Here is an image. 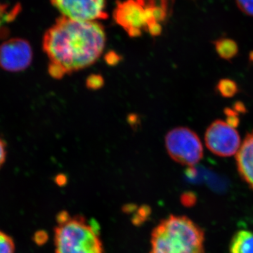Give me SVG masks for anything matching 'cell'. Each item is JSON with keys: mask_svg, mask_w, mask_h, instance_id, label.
<instances>
[{"mask_svg": "<svg viewBox=\"0 0 253 253\" xmlns=\"http://www.w3.org/2000/svg\"><path fill=\"white\" fill-rule=\"evenodd\" d=\"M106 37L97 21H76L61 16L46 32L42 47L50 63L67 74L94 64L104 51Z\"/></svg>", "mask_w": 253, "mask_h": 253, "instance_id": "obj_1", "label": "cell"}, {"mask_svg": "<svg viewBox=\"0 0 253 253\" xmlns=\"http://www.w3.org/2000/svg\"><path fill=\"white\" fill-rule=\"evenodd\" d=\"M205 232L186 216L163 219L151 234L150 253H205Z\"/></svg>", "mask_w": 253, "mask_h": 253, "instance_id": "obj_2", "label": "cell"}, {"mask_svg": "<svg viewBox=\"0 0 253 253\" xmlns=\"http://www.w3.org/2000/svg\"><path fill=\"white\" fill-rule=\"evenodd\" d=\"M99 232L83 216L71 217L54 229L56 253H104Z\"/></svg>", "mask_w": 253, "mask_h": 253, "instance_id": "obj_3", "label": "cell"}, {"mask_svg": "<svg viewBox=\"0 0 253 253\" xmlns=\"http://www.w3.org/2000/svg\"><path fill=\"white\" fill-rule=\"evenodd\" d=\"M165 144L170 158L182 166L192 167L204 156V148L199 136L185 126H178L168 131Z\"/></svg>", "mask_w": 253, "mask_h": 253, "instance_id": "obj_4", "label": "cell"}, {"mask_svg": "<svg viewBox=\"0 0 253 253\" xmlns=\"http://www.w3.org/2000/svg\"><path fill=\"white\" fill-rule=\"evenodd\" d=\"M236 127L227 121H214L205 134L208 149L220 157H230L237 154L241 147V138Z\"/></svg>", "mask_w": 253, "mask_h": 253, "instance_id": "obj_5", "label": "cell"}, {"mask_svg": "<svg viewBox=\"0 0 253 253\" xmlns=\"http://www.w3.org/2000/svg\"><path fill=\"white\" fill-rule=\"evenodd\" d=\"M113 18L131 38L141 36L151 23L146 0L118 1Z\"/></svg>", "mask_w": 253, "mask_h": 253, "instance_id": "obj_6", "label": "cell"}, {"mask_svg": "<svg viewBox=\"0 0 253 253\" xmlns=\"http://www.w3.org/2000/svg\"><path fill=\"white\" fill-rule=\"evenodd\" d=\"M63 17L76 21L106 19V0H50Z\"/></svg>", "mask_w": 253, "mask_h": 253, "instance_id": "obj_7", "label": "cell"}, {"mask_svg": "<svg viewBox=\"0 0 253 253\" xmlns=\"http://www.w3.org/2000/svg\"><path fill=\"white\" fill-rule=\"evenodd\" d=\"M33 49L27 41L14 38L0 45V67L8 72H21L33 61Z\"/></svg>", "mask_w": 253, "mask_h": 253, "instance_id": "obj_8", "label": "cell"}, {"mask_svg": "<svg viewBox=\"0 0 253 253\" xmlns=\"http://www.w3.org/2000/svg\"><path fill=\"white\" fill-rule=\"evenodd\" d=\"M238 172L253 190V130L246 135L236 155Z\"/></svg>", "mask_w": 253, "mask_h": 253, "instance_id": "obj_9", "label": "cell"}, {"mask_svg": "<svg viewBox=\"0 0 253 253\" xmlns=\"http://www.w3.org/2000/svg\"><path fill=\"white\" fill-rule=\"evenodd\" d=\"M229 253H253V232L239 230L231 240Z\"/></svg>", "mask_w": 253, "mask_h": 253, "instance_id": "obj_10", "label": "cell"}, {"mask_svg": "<svg viewBox=\"0 0 253 253\" xmlns=\"http://www.w3.org/2000/svg\"><path fill=\"white\" fill-rule=\"evenodd\" d=\"M214 46L217 54L222 59L231 60L239 52V47L235 41L228 38H221L214 42Z\"/></svg>", "mask_w": 253, "mask_h": 253, "instance_id": "obj_11", "label": "cell"}, {"mask_svg": "<svg viewBox=\"0 0 253 253\" xmlns=\"http://www.w3.org/2000/svg\"><path fill=\"white\" fill-rule=\"evenodd\" d=\"M151 214V208L149 206L143 205L133 213L131 221L134 226H140L149 219Z\"/></svg>", "mask_w": 253, "mask_h": 253, "instance_id": "obj_12", "label": "cell"}, {"mask_svg": "<svg viewBox=\"0 0 253 253\" xmlns=\"http://www.w3.org/2000/svg\"><path fill=\"white\" fill-rule=\"evenodd\" d=\"M218 90L222 96L225 97H231L237 92V85L234 81L231 80H221L218 84Z\"/></svg>", "mask_w": 253, "mask_h": 253, "instance_id": "obj_13", "label": "cell"}, {"mask_svg": "<svg viewBox=\"0 0 253 253\" xmlns=\"http://www.w3.org/2000/svg\"><path fill=\"white\" fill-rule=\"evenodd\" d=\"M0 253H15L14 240L1 231H0Z\"/></svg>", "mask_w": 253, "mask_h": 253, "instance_id": "obj_14", "label": "cell"}, {"mask_svg": "<svg viewBox=\"0 0 253 253\" xmlns=\"http://www.w3.org/2000/svg\"><path fill=\"white\" fill-rule=\"evenodd\" d=\"M86 86L90 90H98L104 85V79L101 75L91 74L86 80Z\"/></svg>", "mask_w": 253, "mask_h": 253, "instance_id": "obj_15", "label": "cell"}, {"mask_svg": "<svg viewBox=\"0 0 253 253\" xmlns=\"http://www.w3.org/2000/svg\"><path fill=\"white\" fill-rule=\"evenodd\" d=\"M238 7L244 14L253 16V0H236Z\"/></svg>", "mask_w": 253, "mask_h": 253, "instance_id": "obj_16", "label": "cell"}, {"mask_svg": "<svg viewBox=\"0 0 253 253\" xmlns=\"http://www.w3.org/2000/svg\"><path fill=\"white\" fill-rule=\"evenodd\" d=\"M48 72L51 77L58 80L61 79L64 77L65 75L67 74L62 67L51 63H49V66H48Z\"/></svg>", "mask_w": 253, "mask_h": 253, "instance_id": "obj_17", "label": "cell"}, {"mask_svg": "<svg viewBox=\"0 0 253 253\" xmlns=\"http://www.w3.org/2000/svg\"><path fill=\"white\" fill-rule=\"evenodd\" d=\"M104 59L109 66H115L120 63V61L122 59V57L117 54L116 51H110L105 56Z\"/></svg>", "mask_w": 253, "mask_h": 253, "instance_id": "obj_18", "label": "cell"}, {"mask_svg": "<svg viewBox=\"0 0 253 253\" xmlns=\"http://www.w3.org/2000/svg\"><path fill=\"white\" fill-rule=\"evenodd\" d=\"M48 239H49V235H48L47 232L43 230L37 231L33 237L34 242L38 246H43L47 242Z\"/></svg>", "mask_w": 253, "mask_h": 253, "instance_id": "obj_19", "label": "cell"}, {"mask_svg": "<svg viewBox=\"0 0 253 253\" xmlns=\"http://www.w3.org/2000/svg\"><path fill=\"white\" fill-rule=\"evenodd\" d=\"M181 204L184 205L186 207H190L196 202V196L192 193H184L181 197Z\"/></svg>", "mask_w": 253, "mask_h": 253, "instance_id": "obj_20", "label": "cell"}, {"mask_svg": "<svg viewBox=\"0 0 253 253\" xmlns=\"http://www.w3.org/2000/svg\"><path fill=\"white\" fill-rule=\"evenodd\" d=\"M152 36H160L162 33V26L160 23H154L150 24L146 29Z\"/></svg>", "mask_w": 253, "mask_h": 253, "instance_id": "obj_21", "label": "cell"}, {"mask_svg": "<svg viewBox=\"0 0 253 253\" xmlns=\"http://www.w3.org/2000/svg\"><path fill=\"white\" fill-rule=\"evenodd\" d=\"M6 158V146L4 140L0 136V168L3 166Z\"/></svg>", "mask_w": 253, "mask_h": 253, "instance_id": "obj_22", "label": "cell"}, {"mask_svg": "<svg viewBox=\"0 0 253 253\" xmlns=\"http://www.w3.org/2000/svg\"><path fill=\"white\" fill-rule=\"evenodd\" d=\"M71 218V217L68 212H66V211H61L56 216V221H57L58 225L64 224L66 221L69 220Z\"/></svg>", "mask_w": 253, "mask_h": 253, "instance_id": "obj_23", "label": "cell"}, {"mask_svg": "<svg viewBox=\"0 0 253 253\" xmlns=\"http://www.w3.org/2000/svg\"><path fill=\"white\" fill-rule=\"evenodd\" d=\"M137 206L135 204H126L123 206V211L126 214H131V213H134L137 210Z\"/></svg>", "mask_w": 253, "mask_h": 253, "instance_id": "obj_24", "label": "cell"}, {"mask_svg": "<svg viewBox=\"0 0 253 253\" xmlns=\"http://www.w3.org/2000/svg\"><path fill=\"white\" fill-rule=\"evenodd\" d=\"M56 183L57 185L60 186H62L66 185V183H67V176L64 175V174H59L56 176Z\"/></svg>", "mask_w": 253, "mask_h": 253, "instance_id": "obj_25", "label": "cell"}]
</instances>
